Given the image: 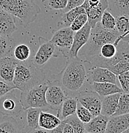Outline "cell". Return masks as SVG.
<instances>
[{
    "instance_id": "cell-1",
    "label": "cell",
    "mask_w": 129,
    "mask_h": 133,
    "mask_svg": "<svg viewBox=\"0 0 129 133\" xmlns=\"http://www.w3.org/2000/svg\"><path fill=\"white\" fill-rule=\"evenodd\" d=\"M88 79L87 71L84 62L80 58H68L64 68L58 74L59 84L67 95L77 96L82 92V88Z\"/></svg>"
},
{
    "instance_id": "cell-2",
    "label": "cell",
    "mask_w": 129,
    "mask_h": 133,
    "mask_svg": "<svg viewBox=\"0 0 129 133\" xmlns=\"http://www.w3.org/2000/svg\"><path fill=\"white\" fill-rule=\"evenodd\" d=\"M120 36V33L116 29L114 30H107L99 22L91 29L89 38L87 44L79 51L78 57L84 58L85 62L88 63L99 55L100 50L103 45L109 43L114 44Z\"/></svg>"
},
{
    "instance_id": "cell-3",
    "label": "cell",
    "mask_w": 129,
    "mask_h": 133,
    "mask_svg": "<svg viewBox=\"0 0 129 133\" xmlns=\"http://www.w3.org/2000/svg\"><path fill=\"white\" fill-rule=\"evenodd\" d=\"M46 75L41 68L33 63L32 59L17 62L13 79V86L21 91H26L44 83Z\"/></svg>"
},
{
    "instance_id": "cell-4",
    "label": "cell",
    "mask_w": 129,
    "mask_h": 133,
    "mask_svg": "<svg viewBox=\"0 0 129 133\" xmlns=\"http://www.w3.org/2000/svg\"><path fill=\"white\" fill-rule=\"evenodd\" d=\"M0 8L19 19L24 28L34 23L41 12L34 0H0Z\"/></svg>"
},
{
    "instance_id": "cell-5",
    "label": "cell",
    "mask_w": 129,
    "mask_h": 133,
    "mask_svg": "<svg viewBox=\"0 0 129 133\" xmlns=\"http://www.w3.org/2000/svg\"><path fill=\"white\" fill-rule=\"evenodd\" d=\"M48 85L47 81L30 89L21 91L19 101L24 110L30 108H40L43 111L51 109L45 99Z\"/></svg>"
},
{
    "instance_id": "cell-6",
    "label": "cell",
    "mask_w": 129,
    "mask_h": 133,
    "mask_svg": "<svg viewBox=\"0 0 129 133\" xmlns=\"http://www.w3.org/2000/svg\"><path fill=\"white\" fill-rule=\"evenodd\" d=\"M24 111L14 90L0 98V114L1 115L14 118L20 122Z\"/></svg>"
},
{
    "instance_id": "cell-7",
    "label": "cell",
    "mask_w": 129,
    "mask_h": 133,
    "mask_svg": "<svg viewBox=\"0 0 129 133\" xmlns=\"http://www.w3.org/2000/svg\"><path fill=\"white\" fill-rule=\"evenodd\" d=\"M48 88L45 93L46 101L51 109L56 111L57 116H58L61 106L67 99V95L57 80L54 81L48 80Z\"/></svg>"
},
{
    "instance_id": "cell-8",
    "label": "cell",
    "mask_w": 129,
    "mask_h": 133,
    "mask_svg": "<svg viewBox=\"0 0 129 133\" xmlns=\"http://www.w3.org/2000/svg\"><path fill=\"white\" fill-rule=\"evenodd\" d=\"M73 35L74 32L69 27L62 28L53 33L50 40L56 49L61 52L66 58L73 43Z\"/></svg>"
},
{
    "instance_id": "cell-9",
    "label": "cell",
    "mask_w": 129,
    "mask_h": 133,
    "mask_svg": "<svg viewBox=\"0 0 129 133\" xmlns=\"http://www.w3.org/2000/svg\"><path fill=\"white\" fill-rule=\"evenodd\" d=\"M78 102L86 108L93 116L100 115L102 97L95 91H83L76 96Z\"/></svg>"
},
{
    "instance_id": "cell-10",
    "label": "cell",
    "mask_w": 129,
    "mask_h": 133,
    "mask_svg": "<svg viewBox=\"0 0 129 133\" xmlns=\"http://www.w3.org/2000/svg\"><path fill=\"white\" fill-rule=\"evenodd\" d=\"M39 47L32 59L33 63L37 67H42L53 57L56 48L50 41L42 37H39Z\"/></svg>"
},
{
    "instance_id": "cell-11",
    "label": "cell",
    "mask_w": 129,
    "mask_h": 133,
    "mask_svg": "<svg viewBox=\"0 0 129 133\" xmlns=\"http://www.w3.org/2000/svg\"><path fill=\"white\" fill-rule=\"evenodd\" d=\"M91 29L92 28L87 22L82 28L76 32H74L73 43L68 52V55L66 57L67 59L78 57L79 51L87 44L89 38Z\"/></svg>"
},
{
    "instance_id": "cell-12",
    "label": "cell",
    "mask_w": 129,
    "mask_h": 133,
    "mask_svg": "<svg viewBox=\"0 0 129 133\" xmlns=\"http://www.w3.org/2000/svg\"><path fill=\"white\" fill-rule=\"evenodd\" d=\"M17 61L9 55L0 59V81L13 86V79Z\"/></svg>"
},
{
    "instance_id": "cell-13",
    "label": "cell",
    "mask_w": 129,
    "mask_h": 133,
    "mask_svg": "<svg viewBox=\"0 0 129 133\" xmlns=\"http://www.w3.org/2000/svg\"><path fill=\"white\" fill-rule=\"evenodd\" d=\"M88 79L93 83H110L117 84V76L109 69L99 66H92L88 72Z\"/></svg>"
},
{
    "instance_id": "cell-14",
    "label": "cell",
    "mask_w": 129,
    "mask_h": 133,
    "mask_svg": "<svg viewBox=\"0 0 129 133\" xmlns=\"http://www.w3.org/2000/svg\"><path fill=\"white\" fill-rule=\"evenodd\" d=\"M82 6L85 10L88 19V23L91 28H93L96 24L100 21L104 11L108 8V1L107 0H102L99 5L95 6H89L84 2Z\"/></svg>"
},
{
    "instance_id": "cell-15",
    "label": "cell",
    "mask_w": 129,
    "mask_h": 133,
    "mask_svg": "<svg viewBox=\"0 0 129 133\" xmlns=\"http://www.w3.org/2000/svg\"><path fill=\"white\" fill-rule=\"evenodd\" d=\"M129 127V113L109 118L105 133H122Z\"/></svg>"
},
{
    "instance_id": "cell-16",
    "label": "cell",
    "mask_w": 129,
    "mask_h": 133,
    "mask_svg": "<svg viewBox=\"0 0 129 133\" xmlns=\"http://www.w3.org/2000/svg\"><path fill=\"white\" fill-rule=\"evenodd\" d=\"M17 30L14 17L0 8V35L12 37Z\"/></svg>"
},
{
    "instance_id": "cell-17",
    "label": "cell",
    "mask_w": 129,
    "mask_h": 133,
    "mask_svg": "<svg viewBox=\"0 0 129 133\" xmlns=\"http://www.w3.org/2000/svg\"><path fill=\"white\" fill-rule=\"evenodd\" d=\"M0 133H24V125L14 118L1 115Z\"/></svg>"
},
{
    "instance_id": "cell-18",
    "label": "cell",
    "mask_w": 129,
    "mask_h": 133,
    "mask_svg": "<svg viewBox=\"0 0 129 133\" xmlns=\"http://www.w3.org/2000/svg\"><path fill=\"white\" fill-rule=\"evenodd\" d=\"M121 94H115L102 97L101 115L110 117L114 114Z\"/></svg>"
},
{
    "instance_id": "cell-19",
    "label": "cell",
    "mask_w": 129,
    "mask_h": 133,
    "mask_svg": "<svg viewBox=\"0 0 129 133\" xmlns=\"http://www.w3.org/2000/svg\"><path fill=\"white\" fill-rule=\"evenodd\" d=\"M109 118L101 114L94 116L89 122L84 124L85 132L89 133H105Z\"/></svg>"
},
{
    "instance_id": "cell-20",
    "label": "cell",
    "mask_w": 129,
    "mask_h": 133,
    "mask_svg": "<svg viewBox=\"0 0 129 133\" xmlns=\"http://www.w3.org/2000/svg\"><path fill=\"white\" fill-rule=\"evenodd\" d=\"M62 121L57 115L42 110L39 115V127L47 131H51L59 125Z\"/></svg>"
},
{
    "instance_id": "cell-21",
    "label": "cell",
    "mask_w": 129,
    "mask_h": 133,
    "mask_svg": "<svg viewBox=\"0 0 129 133\" xmlns=\"http://www.w3.org/2000/svg\"><path fill=\"white\" fill-rule=\"evenodd\" d=\"M42 109L30 108L26 109V124L24 127V133L39 128V119Z\"/></svg>"
},
{
    "instance_id": "cell-22",
    "label": "cell",
    "mask_w": 129,
    "mask_h": 133,
    "mask_svg": "<svg viewBox=\"0 0 129 133\" xmlns=\"http://www.w3.org/2000/svg\"><path fill=\"white\" fill-rule=\"evenodd\" d=\"M93 88L101 97L115 94H122L121 88L116 84L110 83H93Z\"/></svg>"
},
{
    "instance_id": "cell-23",
    "label": "cell",
    "mask_w": 129,
    "mask_h": 133,
    "mask_svg": "<svg viewBox=\"0 0 129 133\" xmlns=\"http://www.w3.org/2000/svg\"><path fill=\"white\" fill-rule=\"evenodd\" d=\"M78 101L75 97H67L61 106L58 117L61 120H64L69 116L76 114Z\"/></svg>"
},
{
    "instance_id": "cell-24",
    "label": "cell",
    "mask_w": 129,
    "mask_h": 133,
    "mask_svg": "<svg viewBox=\"0 0 129 133\" xmlns=\"http://www.w3.org/2000/svg\"><path fill=\"white\" fill-rule=\"evenodd\" d=\"M108 10L116 17L120 15H129V0H107Z\"/></svg>"
},
{
    "instance_id": "cell-25",
    "label": "cell",
    "mask_w": 129,
    "mask_h": 133,
    "mask_svg": "<svg viewBox=\"0 0 129 133\" xmlns=\"http://www.w3.org/2000/svg\"><path fill=\"white\" fill-rule=\"evenodd\" d=\"M82 14H85V10L82 6L64 12V14L62 16L60 21L58 23V26L60 28L69 27L73 21Z\"/></svg>"
},
{
    "instance_id": "cell-26",
    "label": "cell",
    "mask_w": 129,
    "mask_h": 133,
    "mask_svg": "<svg viewBox=\"0 0 129 133\" xmlns=\"http://www.w3.org/2000/svg\"><path fill=\"white\" fill-rule=\"evenodd\" d=\"M117 47V54L110 60V66L116 64L120 60L129 62V44L123 41H120Z\"/></svg>"
},
{
    "instance_id": "cell-27",
    "label": "cell",
    "mask_w": 129,
    "mask_h": 133,
    "mask_svg": "<svg viewBox=\"0 0 129 133\" xmlns=\"http://www.w3.org/2000/svg\"><path fill=\"white\" fill-rule=\"evenodd\" d=\"M13 58L17 62H26L30 58L31 50L26 44H21L17 45L13 49Z\"/></svg>"
},
{
    "instance_id": "cell-28",
    "label": "cell",
    "mask_w": 129,
    "mask_h": 133,
    "mask_svg": "<svg viewBox=\"0 0 129 133\" xmlns=\"http://www.w3.org/2000/svg\"><path fill=\"white\" fill-rule=\"evenodd\" d=\"M14 48L12 37L0 35V59L10 55Z\"/></svg>"
},
{
    "instance_id": "cell-29",
    "label": "cell",
    "mask_w": 129,
    "mask_h": 133,
    "mask_svg": "<svg viewBox=\"0 0 129 133\" xmlns=\"http://www.w3.org/2000/svg\"><path fill=\"white\" fill-rule=\"evenodd\" d=\"M116 54H117L116 45L112 43H109L105 44L101 48L99 55L95 58H99L104 60H109L114 58Z\"/></svg>"
},
{
    "instance_id": "cell-30",
    "label": "cell",
    "mask_w": 129,
    "mask_h": 133,
    "mask_svg": "<svg viewBox=\"0 0 129 133\" xmlns=\"http://www.w3.org/2000/svg\"><path fill=\"white\" fill-rule=\"evenodd\" d=\"M128 113H129V94L122 93L119 99L116 111L112 116H118Z\"/></svg>"
},
{
    "instance_id": "cell-31",
    "label": "cell",
    "mask_w": 129,
    "mask_h": 133,
    "mask_svg": "<svg viewBox=\"0 0 129 133\" xmlns=\"http://www.w3.org/2000/svg\"><path fill=\"white\" fill-rule=\"evenodd\" d=\"M100 23L104 28L107 30H114L116 29V18L108 9H106L103 12Z\"/></svg>"
},
{
    "instance_id": "cell-32",
    "label": "cell",
    "mask_w": 129,
    "mask_h": 133,
    "mask_svg": "<svg viewBox=\"0 0 129 133\" xmlns=\"http://www.w3.org/2000/svg\"><path fill=\"white\" fill-rule=\"evenodd\" d=\"M116 30L120 36L129 31V15L124 14L116 17Z\"/></svg>"
},
{
    "instance_id": "cell-33",
    "label": "cell",
    "mask_w": 129,
    "mask_h": 133,
    "mask_svg": "<svg viewBox=\"0 0 129 133\" xmlns=\"http://www.w3.org/2000/svg\"><path fill=\"white\" fill-rule=\"evenodd\" d=\"M72 127L74 133H84L85 132V125L83 124L76 115V114L67 117L64 120Z\"/></svg>"
},
{
    "instance_id": "cell-34",
    "label": "cell",
    "mask_w": 129,
    "mask_h": 133,
    "mask_svg": "<svg viewBox=\"0 0 129 133\" xmlns=\"http://www.w3.org/2000/svg\"><path fill=\"white\" fill-rule=\"evenodd\" d=\"M76 115L78 118L84 124H87L94 117L91 113L87 110L84 106H82L79 102H78Z\"/></svg>"
},
{
    "instance_id": "cell-35",
    "label": "cell",
    "mask_w": 129,
    "mask_h": 133,
    "mask_svg": "<svg viewBox=\"0 0 129 133\" xmlns=\"http://www.w3.org/2000/svg\"><path fill=\"white\" fill-rule=\"evenodd\" d=\"M87 22H88V19H87L86 14H82L73 21L69 28L73 32H76L82 28Z\"/></svg>"
},
{
    "instance_id": "cell-36",
    "label": "cell",
    "mask_w": 129,
    "mask_h": 133,
    "mask_svg": "<svg viewBox=\"0 0 129 133\" xmlns=\"http://www.w3.org/2000/svg\"><path fill=\"white\" fill-rule=\"evenodd\" d=\"M109 70L116 76H118L125 72L129 70V62L120 60L116 64L110 66Z\"/></svg>"
},
{
    "instance_id": "cell-37",
    "label": "cell",
    "mask_w": 129,
    "mask_h": 133,
    "mask_svg": "<svg viewBox=\"0 0 129 133\" xmlns=\"http://www.w3.org/2000/svg\"><path fill=\"white\" fill-rule=\"evenodd\" d=\"M123 93L129 94V70L117 76Z\"/></svg>"
},
{
    "instance_id": "cell-38",
    "label": "cell",
    "mask_w": 129,
    "mask_h": 133,
    "mask_svg": "<svg viewBox=\"0 0 129 133\" xmlns=\"http://www.w3.org/2000/svg\"><path fill=\"white\" fill-rule=\"evenodd\" d=\"M68 0H48V6L52 10H62L66 8Z\"/></svg>"
},
{
    "instance_id": "cell-39",
    "label": "cell",
    "mask_w": 129,
    "mask_h": 133,
    "mask_svg": "<svg viewBox=\"0 0 129 133\" xmlns=\"http://www.w3.org/2000/svg\"><path fill=\"white\" fill-rule=\"evenodd\" d=\"M16 89L17 88L14 86L10 85V84L3 82L2 81H0V98L5 95V94H8L10 91Z\"/></svg>"
},
{
    "instance_id": "cell-40",
    "label": "cell",
    "mask_w": 129,
    "mask_h": 133,
    "mask_svg": "<svg viewBox=\"0 0 129 133\" xmlns=\"http://www.w3.org/2000/svg\"><path fill=\"white\" fill-rule=\"evenodd\" d=\"M85 0H68L67 6L64 10V12H66L70 10L73 9V8L82 6L85 2Z\"/></svg>"
},
{
    "instance_id": "cell-41",
    "label": "cell",
    "mask_w": 129,
    "mask_h": 133,
    "mask_svg": "<svg viewBox=\"0 0 129 133\" xmlns=\"http://www.w3.org/2000/svg\"><path fill=\"white\" fill-rule=\"evenodd\" d=\"M65 123H66L65 120H62V122L59 125H58L57 127H55L53 129L49 131V133H63V129Z\"/></svg>"
},
{
    "instance_id": "cell-42",
    "label": "cell",
    "mask_w": 129,
    "mask_h": 133,
    "mask_svg": "<svg viewBox=\"0 0 129 133\" xmlns=\"http://www.w3.org/2000/svg\"><path fill=\"white\" fill-rule=\"evenodd\" d=\"M63 133H74L73 128H72V127L71 126V125L68 124V123H65L63 129Z\"/></svg>"
},
{
    "instance_id": "cell-43",
    "label": "cell",
    "mask_w": 129,
    "mask_h": 133,
    "mask_svg": "<svg viewBox=\"0 0 129 133\" xmlns=\"http://www.w3.org/2000/svg\"><path fill=\"white\" fill-rule=\"evenodd\" d=\"M29 133H49V131H47V130L43 129L39 127V128L30 131Z\"/></svg>"
},
{
    "instance_id": "cell-44",
    "label": "cell",
    "mask_w": 129,
    "mask_h": 133,
    "mask_svg": "<svg viewBox=\"0 0 129 133\" xmlns=\"http://www.w3.org/2000/svg\"><path fill=\"white\" fill-rule=\"evenodd\" d=\"M123 41V42H125L127 43V44H129V33H128L127 35H126L125 36H124V37H123L122 38H120V41Z\"/></svg>"
},
{
    "instance_id": "cell-45",
    "label": "cell",
    "mask_w": 129,
    "mask_h": 133,
    "mask_svg": "<svg viewBox=\"0 0 129 133\" xmlns=\"http://www.w3.org/2000/svg\"><path fill=\"white\" fill-rule=\"evenodd\" d=\"M128 33H129V31H127V32L126 33H125V34H124V35H123L120 36V37H119L117 39H116V41H115V42L114 43V44L115 45H118V43L119 42H120V38H122V37H124V36H125L126 35H127V34H128Z\"/></svg>"
},
{
    "instance_id": "cell-46",
    "label": "cell",
    "mask_w": 129,
    "mask_h": 133,
    "mask_svg": "<svg viewBox=\"0 0 129 133\" xmlns=\"http://www.w3.org/2000/svg\"><path fill=\"white\" fill-rule=\"evenodd\" d=\"M122 133H129V127L128 129H127V130H126V131H125L124 132H122Z\"/></svg>"
},
{
    "instance_id": "cell-47",
    "label": "cell",
    "mask_w": 129,
    "mask_h": 133,
    "mask_svg": "<svg viewBox=\"0 0 129 133\" xmlns=\"http://www.w3.org/2000/svg\"><path fill=\"white\" fill-rule=\"evenodd\" d=\"M84 133H89V132H85Z\"/></svg>"
}]
</instances>
